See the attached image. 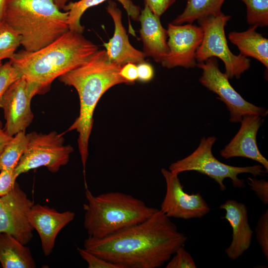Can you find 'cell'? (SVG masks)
Segmentation results:
<instances>
[{"instance_id": "6da1fadb", "label": "cell", "mask_w": 268, "mask_h": 268, "mask_svg": "<svg viewBox=\"0 0 268 268\" xmlns=\"http://www.w3.org/2000/svg\"><path fill=\"white\" fill-rule=\"evenodd\" d=\"M188 237L160 209L145 220L101 239L88 237L84 248L122 268L163 266Z\"/></svg>"}, {"instance_id": "7a4b0ae2", "label": "cell", "mask_w": 268, "mask_h": 268, "mask_svg": "<svg viewBox=\"0 0 268 268\" xmlns=\"http://www.w3.org/2000/svg\"><path fill=\"white\" fill-rule=\"evenodd\" d=\"M98 50L82 33L68 30L38 50L19 51L9 61L36 94H42L50 90L55 79L84 63Z\"/></svg>"}, {"instance_id": "3957f363", "label": "cell", "mask_w": 268, "mask_h": 268, "mask_svg": "<svg viewBox=\"0 0 268 268\" xmlns=\"http://www.w3.org/2000/svg\"><path fill=\"white\" fill-rule=\"evenodd\" d=\"M121 67L110 61L105 50H98L84 63L58 78L65 85L73 87L79 96V115L67 131L76 130L78 133V147L84 178L94 112L109 89L117 84H128L119 74Z\"/></svg>"}, {"instance_id": "277c9868", "label": "cell", "mask_w": 268, "mask_h": 268, "mask_svg": "<svg viewBox=\"0 0 268 268\" xmlns=\"http://www.w3.org/2000/svg\"><path fill=\"white\" fill-rule=\"evenodd\" d=\"M3 20L20 35L24 50L33 52L69 30L68 12L53 0H6Z\"/></svg>"}, {"instance_id": "5b68a950", "label": "cell", "mask_w": 268, "mask_h": 268, "mask_svg": "<svg viewBox=\"0 0 268 268\" xmlns=\"http://www.w3.org/2000/svg\"><path fill=\"white\" fill-rule=\"evenodd\" d=\"M85 189L84 226L93 238L106 237L142 222L158 210L131 195L114 192L95 196Z\"/></svg>"}, {"instance_id": "8992f818", "label": "cell", "mask_w": 268, "mask_h": 268, "mask_svg": "<svg viewBox=\"0 0 268 268\" xmlns=\"http://www.w3.org/2000/svg\"><path fill=\"white\" fill-rule=\"evenodd\" d=\"M216 139L214 136L202 137L198 147L192 153L172 163L169 167V170L178 175L185 171L198 172L214 180L219 185L221 191L226 190L223 183L225 179H230L234 187L242 188L245 187V184L244 180L238 177L239 174L250 173L256 177L268 173L261 164L237 167L219 161L212 152V147Z\"/></svg>"}, {"instance_id": "52a82bcc", "label": "cell", "mask_w": 268, "mask_h": 268, "mask_svg": "<svg viewBox=\"0 0 268 268\" xmlns=\"http://www.w3.org/2000/svg\"><path fill=\"white\" fill-rule=\"evenodd\" d=\"M231 16L222 12L197 20L203 32L202 42L196 59L197 63L212 58H218L224 64V73L228 79H238L251 66L250 60L239 54H233L229 48L225 34V27Z\"/></svg>"}, {"instance_id": "ba28073f", "label": "cell", "mask_w": 268, "mask_h": 268, "mask_svg": "<svg viewBox=\"0 0 268 268\" xmlns=\"http://www.w3.org/2000/svg\"><path fill=\"white\" fill-rule=\"evenodd\" d=\"M28 143L14 171L21 174L40 167H46L52 173L67 164L74 150L70 145H65L61 134L51 131L47 134L32 132L27 134Z\"/></svg>"}, {"instance_id": "9c48e42d", "label": "cell", "mask_w": 268, "mask_h": 268, "mask_svg": "<svg viewBox=\"0 0 268 268\" xmlns=\"http://www.w3.org/2000/svg\"><path fill=\"white\" fill-rule=\"evenodd\" d=\"M196 67L202 71L199 81L204 87L217 94V98L226 105L231 123H240L246 115L266 116L267 110L245 100L234 89L228 77L220 71L216 58L212 57L197 63Z\"/></svg>"}, {"instance_id": "30bf717a", "label": "cell", "mask_w": 268, "mask_h": 268, "mask_svg": "<svg viewBox=\"0 0 268 268\" xmlns=\"http://www.w3.org/2000/svg\"><path fill=\"white\" fill-rule=\"evenodd\" d=\"M36 95L32 85L24 77L13 82L0 97V108L3 111L4 129L10 136L25 132L34 119L31 101Z\"/></svg>"}, {"instance_id": "8fae6325", "label": "cell", "mask_w": 268, "mask_h": 268, "mask_svg": "<svg viewBox=\"0 0 268 268\" xmlns=\"http://www.w3.org/2000/svg\"><path fill=\"white\" fill-rule=\"evenodd\" d=\"M161 172L166 183V193L160 210L169 218L190 219L201 218L210 208L199 193L188 194L184 190L178 174L162 168Z\"/></svg>"}, {"instance_id": "7c38bea8", "label": "cell", "mask_w": 268, "mask_h": 268, "mask_svg": "<svg viewBox=\"0 0 268 268\" xmlns=\"http://www.w3.org/2000/svg\"><path fill=\"white\" fill-rule=\"evenodd\" d=\"M33 204L16 182L8 194L0 197V233L12 235L23 245L29 243L34 229L27 214Z\"/></svg>"}, {"instance_id": "4fadbf2b", "label": "cell", "mask_w": 268, "mask_h": 268, "mask_svg": "<svg viewBox=\"0 0 268 268\" xmlns=\"http://www.w3.org/2000/svg\"><path fill=\"white\" fill-rule=\"evenodd\" d=\"M167 30L169 53L161 63L162 67L167 68L196 67V53L203 38L201 27L191 23L174 25L170 23Z\"/></svg>"}, {"instance_id": "5bb4252c", "label": "cell", "mask_w": 268, "mask_h": 268, "mask_svg": "<svg viewBox=\"0 0 268 268\" xmlns=\"http://www.w3.org/2000/svg\"><path fill=\"white\" fill-rule=\"evenodd\" d=\"M75 213L67 210L60 212L53 208L40 204H33L27 216L29 223L38 233L45 256L50 255L59 232L75 217Z\"/></svg>"}, {"instance_id": "9a60e30c", "label": "cell", "mask_w": 268, "mask_h": 268, "mask_svg": "<svg viewBox=\"0 0 268 268\" xmlns=\"http://www.w3.org/2000/svg\"><path fill=\"white\" fill-rule=\"evenodd\" d=\"M264 117L257 115L244 116L241 127L230 142L220 151V155L228 159L242 157L256 161L268 172V161L261 154L257 143V134L262 126Z\"/></svg>"}, {"instance_id": "2e32d148", "label": "cell", "mask_w": 268, "mask_h": 268, "mask_svg": "<svg viewBox=\"0 0 268 268\" xmlns=\"http://www.w3.org/2000/svg\"><path fill=\"white\" fill-rule=\"evenodd\" d=\"M114 24L113 37L104 46L110 61L120 67L128 63L138 64L145 62L146 57L142 51L134 48L130 43L123 26L121 10L113 0H108L106 7Z\"/></svg>"}, {"instance_id": "e0dca14e", "label": "cell", "mask_w": 268, "mask_h": 268, "mask_svg": "<svg viewBox=\"0 0 268 268\" xmlns=\"http://www.w3.org/2000/svg\"><path fill=\"white\" fill-rule=\"evenodd\" d=\"M219 208L225 210L223 218L228 221L232 229V239L225 252L234 260L249 248L252 242L253 232L249 224L247 207L242 202L227 200Z\"/></svg>"}, {"instance_id": "ac0fdd59", "label": "cell", "mask_w": 268, "mask_h": 268, "mask_svg": "<svg viewBox=\"0 0 268 268\" xmlns=\"http://www.w3.org/2000/svg\"><path fill=\"white\" fill-rule=\"evenodd\" d=\"M160 17L145 5L140 10L138 20L142 52L145 57H151L156 63H161L169 53L167 30L162 26Z\"/></svg>"}, {"instance_id": "d6986e66", "label": "cell", "mask_w": 268, "mask_h": 268, "mask_svg": "<svg viewBox=\"0 0 268 268\" xmlns=\"http://www.w3.org/2000/svg\"><path fill=\"white\" fill-rule=\"evenodd\" d=\"M258 27L254 25L243 32H231L228 39L237 47L240 54L246 57L256 59L268 69V39L256 31Z\"/></svg>"}, {"instance_id": "ffe728a7", "label": "cell", "mask_w": 268, "mask_h": 268, "mask_svg": "<svg viewBox=\"0 0 268 268\" xmlns=\"http://www.w3.org/2000/svg\"><path fill=\"white\" fill-rule=\"evenodd\" d=\"M0 264L3 268H35L30 250L12 235L0 233Z\"/></svg>"}, {"instance_id": "44dd1931", "label": "cell", "mask_w": 268, "mask_h": 268, "mask_svg": "<svg viewBox=\"0 0 268 268\" xmlns=\"http://www.w3.org/2000/svg\"><path fill=\"white\" fill-rule=\"evenodd\" d=\"M107 0H79L67 4L64 10L68 12L69 30L83 33L84 27L80 24V18L84 11L89 7ZM117 0L122 4L129 17L134 20L138 21L140 12L139 6L134 4L131 0Z\"/></svg>"}, {"instance_id": "7402d4cb", "label": "cell", "mask_w": 268, "mask_h": 268, "mask_svg": "<svg viewBox=\"0 0 268 268\" xmlns=\"http://www.w3.org/2000/svg\"><path fill=\"white\" fill-rule=\"evenodd\" d=\"M186 5L184 11L171 22L174 25L191 23L199 19L215 15L221 12L225 0H184Z\"/></svg>"}, {"instance_id": "603a6c76", "label": "cell", "mask_w": 268, "mask_h": 268, "mask_svg": "<svg viewBox=\"0 0 268 268\" xmlns=\"http://www.w3.org/2000/svg\"><path fill=\"white\" fill-rule=\"evenodd\" d=\"M27 143L25 132H20L13 136L0 155V171L15 169L26 149Z\"/></svg>"}, {"instance_id": "cb8c5ba5", "label": "cell", "mask_w": 268, "mask_h": 268, "mask_svg": "<svg viewBox=\"0 0 268 268\" xmlns=\"http://www.w3.org/2000/svg\"><path fill=\"white\" fill-rule=\"evenodd\" d=\"M21 43V36L16 31L3 20L0 22V62L12 58Z\"/></svg>"}, {"instance_id": "d4e9b609", "label": "cell", "mask_w": 268, "mask_h": 268, "mask_svg": "<svg viewBox=\"0 0 268 268\" xmlns=\"http://www.w3.org/2000/svg\"><path fill=\"white\" fill-rule=\"evenodd\" d=\"M246 6L247 22L263 27L268 25V0H241Z\"/></svg>"}, {"instance_id": "484cf974", "label": "cell", "mask_w": 268, "mask_h": 268, "mask_svg": "<svg viewBox=\"0 0 268 268\" xmlns=\"http://www.w3.org/2000/svg\"><path fill=\"white\" fill-rule=\"evenodd\" d=\"M21 75L11 63L8 62L0 66V97Z\"/></svg>"}, {"instance_id": "4316f807", "label": "cell", "mask_w": 268, "mask_h": 268, "mask_svg": "<svg viewBox=\"0 0 268 268\" xmlns=\"http://www.w3.org/2000/svg\"><path fill=\"white\" fill-rule=\"evenodd\" d=\"M257 242L264 256L268 261V210L261 215L256 228Z\"/></svg>"}, {"instance_id": "83f0119b", "label": "cell", "mask_w": 268, "mask_h": 268, "mask_svg": "<svg viewBox=\"0 0 268 268\" xmlns=\"http://www.w3.org/2000/svg\"><path fill=\"white\" fill-rule=\"evenodd\" d=\"M173 258L168 261L166 268H196V265L191 255L180 247L174 254Z\"/></svg>"}, {"instance_id": "f1b7e54d", "label": "cell", "mask_w": 268, "mask_h": 268, "mask_svg": "<svg viewBox=\"0 0 268 268\" xmlns=\"http://www.w3.org/2000/svg\"><path fill=\"white\" fill-rule=\"evenodd\" d=\"M77 249L81 258L87 262L88 268H122L118 265L91 253L84 248L77 247Z\"/></svg>"}, {"instance_id": "f546056e", "label": "cell", "mask_w": 268, "mask_h": 268, "mask_svg": "<svg viewBox=\"0 0 268 268\" xmlns=\"http://www.w3.org/2000/svg\"><path fill=\"white\" fill-rule=\"evenodd\" d=\"M15 169L2 170L0 172V197L8 194L14 188L18 177Z\"/></svg>"}, {"instance_id": "4dcf8cb0", "label": "cell", "mask_w": 268, "mask_h": 268, "mask_svg": "<svg viewBox=\"0 0 268 268\" xmlns=\"http://www.w3.org/2000/svg\"><path fill=\"white\" fill-rule=\"evenodd\" d=\"M248 184L251 190L254 191L258 198L265 204L268 203V182L264 179L248 178Z\"/></svg>"}, {"instance_id": "1f68e13d", "label": "cell", "mask_w": 268, "mask_h": 268, "mask_svg": "<svg viewBox=\"0 0 268 268\" xmlns=\"http://www.w3.org/2000/svg\"><path fill=\"white\" fill-rule=\"evenodd\" d=\"M150 10L156 15L160 17L176 0H144Z\"/></svg>"}, {"instance_id": "d6a6232c", "label": "cell", "mask_w": 268, "mask_h": 268, "mask_svg": "<svg viewBox=\"0 0 268 268\" xmlns=\"http://www.w3.org/2000/svg\"><path fill=\"white\" fill-rule=\"evenodd\" d=\"M119 74L128 84L134 83L138 78L137 65L133 63L125 64L121 67Z\"/></svg>"}, {"instance_id": "836d02e7", "label": "cell", "mask_w": 268, "mask_h": 268, "mask_svg": "<svg viewBox=\"0 0 268 268\" xmlns=\"http://www.w3.org/2000/svg\"><path fill=\"white\" fill-rule=\"evenodd\" d=\"M138 78L140 81L147 82L151 81L154 75L153 67L145 62L137 64Z\"/></svg>"}, {"instance_id": "e575fe53", "label": "cell", "mask_w": 268, "mask_h": 268, "mask_svg": "<svg viewBox=\"0 0 268 268\" xmlns=\"http://www.w3.org/2000/svg\"><path fill=\"white\" fill-rule=\"evenodd\" d=\"M12 137V136H10L5 132L2 123L0 120V155Z\"/></svg>"}, {"instance_id": "d590c367", "label": "cell", "mask_w": 268, "mask_h": 268, "mask_svg": "<svg viewBox=\"0 0 268 268\" xmlns=\"http://www.w3.org/2000/svg\"><path fill=\"white\" fill-rule=\"evenodd\" d=\"M68 0H53L54 3L61 10H64Z\"/></svg>"}, {"instance_id": "8d00e7d4", "label": "cell", "mask_w": 268, "mask_h": 268, "mask_svg": "<svg viewBox=\"0 0 268 268\" xmlns=\"http://www.w3.org/2000/svg\"><path fill=\"white\" fill-rule=\"evenodd\" d=\"M6 0H0V22L3 21V12Z\"/></svg>"}, {"instance_id": "74e56055", "label": "cell", "mask_w": 268, "mask_h": 268, "mask_svg": "<svg viewBox=\"0 0 268 268\" xmlns=\"http://www.w3.org/2000/svg\"><path fill=\"white\" fill-rule=\"evenodd\" d=\"M2 65L1 62H0V66Z\"/></svg>"}]
</instances>
